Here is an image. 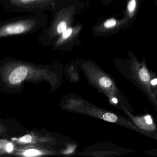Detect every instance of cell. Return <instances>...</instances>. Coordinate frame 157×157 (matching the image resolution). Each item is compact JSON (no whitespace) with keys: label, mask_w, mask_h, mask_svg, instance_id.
I'll return each instance as SVG.
<instances>
[{"label":"cell","mask_w":157,"mask_h":157,"mask_svg":"<svg viewBox=\"0 0 157 157\" xmlns=\"http://www.w3.org/2000/svg\"><path fill=\"white\" fill-rule=\"evenodd\" d=\"M85 6L81 0H56L51 19L39 35V44L52 46L65 30L75 24L76 17L84 10Z\"/></svg>","instance_id":"obj_1"},{"label":"cell","mask_w":157,"mask_h":157,"mask_svg":"<svg viewBox=\"0 0 157 157\" xmlns=\"http://www.w3.org/2000/svg\"><path fill=\"white\" fill-rule=\"evenodd\" d=\"M129 59H116V68L128 80L132 82L147 97L157 113V96L151 85V70L147 67L146 61H139L133 54Z\"/></svg>","instance_id":"obj_2"},{"label":"cell","mask_w":157,"mask_h":157,"mask_svg":"<svg viewBox=\"0 0 157 157\" xmlns=\"http://www.w3.org/2000/svg\"><path fill=\"white\" fill-rule=\"evenodd\" d=\"M48 22V16L45 13L6 19L0 23V38L32 34L43 30Z\"/></svg>","instance_id":"obj_3"},{"label":"cell","mask_w":157,"mask_h":157,"mask_svg":"<svg viewBox=\"0 0 157 157\" xmlns=\"http://www.w3.org/2000/svg\"><path fill=\"white\" fill-rule=\"evenodd\" d=\"M56 0H2L1 5L11 12L36 13L51 12Z\"/></svg>","instance_id":"obj_4"},{"label":"cell","mask_w":157,"mask_h":157,"mask_svg":"<svg viewBox=\"0 0 157 157\" xmlns=\"http://www.w3.org/2000/svg\"><path fill=\"white\" fill-rule=\"evenodd\" d=\"M83 27V25L80 22L70 26L56 39L52 47L55 49H70L79 44Z\"/></svg>","instance_id":"obj_5"},{"label":"cell","mask_w":157,"mask_h":157,"mask_svg":"<svg viewBox=\"0 0 157 157\" xmlns=\"http://www.w3.org/2000/svg\"><path fill=\"white\" fill-rule=\"evenodd\" d=\"M122 111L142 131L143 135L157 140V124L150 114L135 115L124 106L122 107Z\"/></svg>","instance_id":"obj_6"},{"label":"cell","mask_w":157,"mask_h":157,"mask_svg":"<svg viewBox=\"0 0 157 157\" xmlns=\"http://www.w3.org/2000/svg\"><path fill=\"white\" fill-rule=\"evenodd\" d=\"M128 23L124 18L121 20L114 18H109L94 25L92 31L95 36H105Z\"/></svg>","instance_id":"obj_7"},{"label":"cell","mask_w":157,"mask_h":157,"mask_svg":"<svg viewBox=\"0 0 157 157\" xmlns=\"http://www.w3.org/2000/svg\"><path fill=\"white\" fill-rule=\"evenodd\" d=\"M27 73L28 70L25 66H19L11 73L9 80L12 84H18L24 79Z\"/></svg>","instance_id":"obj_8"},{"label":"cell","mask_w":157,"mask_h":157,"mask_svg":"<svg viewBox=\"0 0 157 157\" xmlns=\"http://www.w3.org/2000/svg\"><path fill=\"white\" fill-rule=\"evenodd\" d=\"M139 1V0L128 1L124 18L128 23L130 22L131 20L134 19L136 15L138 7Z\"/></svg>","instance_id":"obj_9"},{"label":"cell","mask_w":157,"mask_h":157,"mask_svg":"<svg viewBox=\"0 0 157 157\" xmlns=\"http://www.w3.org/2000/svg\"><path fill=\"white\" fill-rule=\"evenodd\" d=\"M150 83L154 93L157 96V76L156 72L152 71L151 74Z\"/></svg>","instance_id":"obj_10"},{"label":"cell","mask_w":157,"mask_h":157,"mask_svg":"<svg viewBox=\"0 0 157 157\" xmlns=\"http://www.w3.org/2000/svg\"><path fill=\"white\" fill-rule=\"evenodd\" d=\"M40 154H41V152L36 149L28 150L24 153V155L26 157H32V156H36Z\"/></svg>","instance_id":"obj_11"},{"label":"cell","mask_w":157,"mask_h":157,"mask_svg":"<svg viewBox=\"0 0 157 157\" xmlns=\"http://www.w3.org/2000/svg\"><path fill=\"white\" fill-rule=\"evenodd\" d=\"M32 138L31 136L29 135H25L19 140V141L24 143H29L32 141Z\"/></svg>","instance_id":"obj_12"},{"label":"cell","mask_w":157,"mask_h":157,"mask_svg":"<svg viewBox=\"0 0 157 157\" xmlns=\"http://www.w3.org/2000/svg\"><path fill=\"white\" fill-rule=\"evenodd\" d=\"M5 149L6 151H8V152H11L13 150V146L12 144L11 143H9L5 145Z\"/></svg>","instance_id":"obj_13"},{"label":"cell","mask_w":157,"mask_h":157,"mask_svg":"<svg viewBox=\"0 0 157 157\" xmlns=\"http://www.w3.org/2000/svg\"><path fill=\"white\" fill-rule=\"evenodd\" d=\"M103 1L105 2V3L109 4V3H110V2L113 1V0H103Z\"/></svg>","instance_id":"obj_14"},{"label":"cell","mask_w":157,"mask_h":157,"mask_svg":"<svg viewBox=\"0 0 157 157\" xmlns=\"http://www.w3.org/2000/svg\"><path fill=\"white\" fill-rule=\"evenodd\" d=\"M81 1H82V0H81Z\"/></svg>","instance_id":"obj_15"}]
</instances>
